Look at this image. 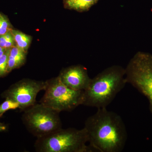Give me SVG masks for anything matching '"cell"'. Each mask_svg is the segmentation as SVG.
Listing matches in <instances>:
<instances>
[{"label": "cell", "instance_id": "obj_1", "mask_svg": "<svg viewBox=\"0 0 152 152\" xmlns=\"http://www.w3.org/2000/svg\"><path fill=\"white\" fill-rule=\"evenodd\" d=\"M90 146L100 152H120L124 148L126 129L121 117L107 108L98 109L85 123Z\"/></svg>", "mask_w": 152, "mask_h": 152}, {"label": "cell", "instance_id": "obj_2", "mask_svg": "<svg viewBox=\"0 0 152 152\" xmlns=\"http://www.w3.org/2000/svg\"><path fill=\"white\" fill-rule=\"evenodd\" d=\"M127 83L125 69L111 66L91 79L84 90L82 105L97 108H107Z\"/></svg>", "mask_w": 152, "mask_h": 152}, {"label": "cell", "instance_id": "obj_3", "mask_svg": "<svg viewBox=\"0 0 152 152\" xmlns=\"http://www.w3.org/2000/svg\"><path fill=\"white\" fill-rule=\"evenodd\" d=\"M88 137L84 128L82 129L62 128L48 135L37 138L35 143L37 152H91L94 150L87 145Z\"/></svg>", "mask_w": 152, "mask_h": 152}, {"label": "cell", "instance_id": "obj_4", "mask_svg": "<svg viewBox=\"0 0 152 152\" xmlns=\"http://www.w3.org/2000/svg\"><path fill=\"white\" fill-rule=\"evenodd\" d=\"M22 121L27 130L37 138L62 129L59 112L36 103L23 111Z\"/></svg>", "mask_w": 152, "mask_h": 152}, {"label": "cell", "instance_id": "obj_5", "mask_svg": "<svg viewBox=\"0 0 152 152\" xmlns=\"http://www.w3.org/2000/svg\"><path fill=\"white\" fill-rule=\"evenodd\" d=\"M45 91L40 103L59 113L71 111L83 104L84 91L69 88L58 77L47 80Z\"/></svg>", "mask_w": 152, "mask_h": 152}, {"label": "cell", "instance_id": "obj_6", "mask_svg": "<svg viewBox=\"0 0 152 152\" xmlns=\"http://www.w3.org/2000/svg\"><path fill=\"white\" fill-rule=\"evenodd\" d=\"M125 71L127 83L130 84L148 98L152 113V55L137 52Z\"/></svg>", "mask_w": 152, "mask_h": 152}, {"label": "cell", "instance_id": "obj_7", "mask_svg": "<svg viewBox=\"0 0 152 152\" xmlns=\"http://www.w3.org/2000/svg\"><path fill=\"white\" fill-rule=\"evenodd\" d=\"M46 81L24 79L13 85L5 93L6 99L16 102L23 111L36 104V98L41 91L45 90Z\"/></svg>", "mask_w": 152, "mask_h": 152}, {"label": "cell", "instance_id": "obj_8", "mask_svg": "<svg viewBox=\"0 0 152 152\" xmlns=\"http://www.w3.org/2000/svg\"><path fill=\"white\" fill-rule=\"evenodd\" d=\"M58 77L64 84L77 91L86 89L91 80L87 69L80 65L71 66L66 68Z\"/></svg>", "mask_w": 152, "mask_h": 152}, {"label": "cell", "instance_id": "obj_9", "mask_svg": "<svg viewBox=\"0 0 152 152\" xmlns=\"http://www.w3.org/2000/svg\"><path fill=\"white\" fill-rule=\"evenodd\" d=\"M26 53L21 49L15 45L9 49L7 72L21 66L26 60Z\"/></svg>", "mask_w": 152, "mask_h": 152}, {"label": "cell", "instance_id": "obj_10", "mask_svg": "<svg viewBox=\"0 0 152 152\" xmlns=\"http://www.w3.org/2000/svg\"><path fill=\"white\" fill-rule=\"evenodd\" d=\"M11 31L13 36L16 46L27 53L31 42V37L18 30L12 29Z\"/></svg>", "mask_w": 152, "mask_h": 152}, {"label": "cell", "instance_id": "obj_11", "mask_svg": "<svg viewBox=\"0 0 152 152\" xmlns=\"http://www.w3.org/2000/svg\"><path fill=\"white\" fill-rule=\"evenodd\" d=\"M99 0H66V6L68 9L78 12L88 11Z\"/></svg>", "mask_w": 152, "mask_h": 152}, {"label": "cell", "instance_id": "obj_12", "mask_svg": "<svg viewBox=\"0 0 152 152\" xmlns=\"http://www.w3.org/2000/svg\"><path fill=\"white\" fill-rule=\"evenodd\" d=\"M15 45L14 37L11 31L5 34L0 36V46L4 48L9 49Z\"/></svg>", "mask_w": 152, "mask_h": 152}, {"label": "cell", "instance_id": "obj_13", "mask_svg": "<svg viewBox=\"0 0 152 152\" xmlns=\"http://www.w3.org/2000/svg\"><path fill=\"white\" fill-rule=\"evenodd\" d=\"M12 29L8 18L4 14L0 13V36L5 34Z\"/></svg>", "mask_w": 152, "mask_h": 152}, {"label": "cell", "instance_id": "obj_14", "mask_svg": "<svg viewBox=\"0 0 152 152\" xmlns=\"http://www.w3.org/2000/svg\"><path fill=\"white\" fill-rule=\"evenodd\" d=\"M17 108H20V106L18 103L10 99H7L5 101L0 105V114L2 115L9 110H15Z\"/></svg>", "mask_w": 152, "mask_h": 152}, {"label": "cell", "instance_id": "obj_15", "mask_svg": "<svg viewBox=\"0 0 152 152\" xmlns=\"http://www.w3.org/2000/svg\"><path fill=\"white\" fill-rule=\"evenodd\" d=\"M9 54V49H8L6 53L1 57H0V77H3L7 73V68Z\"/></svg>", "mask_w": 152, "mask_h": 152}, {"label": "cell", "instance_id": "obj_16", "mask_svg": "<svg viewBox=\"0 0 152 152\" xmlns=\"http://www.w3.org/2000/svg\"><path fill=\"white\" fill-rule=\"evenodd\" d=\"M7 50V49L4 48L0 46V57H1L6 53Z\"/></svg>", "mask_w": 152, "mask_h": 152}, {"label": "cell", "instance_id": "obj_17", "mask_svg": "<svg viewBox=\"0 0 152 152\" xmlns=\"http://www.w3.org/2000/svg\"><path fill=\"white\" fill-rule=\"evenodd\" d=\"M1 115H2L0 114V118H1ZM6 129V127L0 122V132L5 130Z\"/></svg>", "mask_w": 152, "mask_h": 152}]
</instances>
